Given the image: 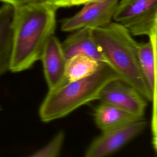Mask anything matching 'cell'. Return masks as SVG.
<instances>
[{"label":"cell","mask_w":157,"mask_h":157,"mask_svg":"<svg viewBox=\"0 0 157 157\" xmlns=\"http://www.w3.org/2000/svg\"><path fill=\"white\" fill-rule=\"evenodd\" d=\"M56 10L45 1L13 7L9 71H26L40 59L47 41L55 33Z\"/></svg>","instance_id":"obj_1"},{"label":"cell","mask_w":157,"mask_h":157,"mask_svg":"<svg viewBox=\"0 0 157 157\" xmlns=\"http://www.w3.org/2000/svg\"><path fill=\"white\" fill-rule=\"evenodd\" d=\"M93 36L108 64L124 82L137 90L147 101L152 93L142 72L137 58V42L130 32L117 22L93 29Z\"/></svg>","instance_id":"obj_2"},{"label":"cell","mask_w":157,"mask_h":157,"mask_svg":"<svg viewBox=\"0 0 157 157\" xmlns=\"http://www.w3.org/2000/svg\"><path fill=\"white\" fill-rule=\"evenodd\" d=\"M120 77L115 71L108 64L102 63L91 75L74 81H66L54 89L48 90L39 107L40 120L50 122L61 118L78 107L98 100L102 89Z\"/></svg>","instance_id":"obj_3"},{"label":"cell","mask_w":157,"mask_h":157,"mask_svg":"<svg viewBox=\"0 0 157 157\" xmlns=\"http://www.w3.org/2000/svg\"><path fill=\"white\" fill-rule=\"evenodd\" d=\"M113 20L132 35L148 37L157 23V0H121Z\"/></svg>","instance_id":"obj_4"},{"label":"cell","mask_w":157,"mask_h":157,"mask_svg":"<svg viewBox=\"0 0 157 157\" xmlns=\"http://www.w3.org/2000/svg\"><path fill=\"white\" fill-rule=\"evenodd\" d=\"M118 2V0H91L74 16L63 19L61 29L72 32L83 28L94 29L106 26L112 22Z\"/></svg>","instance_id":"obj_5"},{"label":"cell","mask_w":157,"mask_h":157,"mask_svg":"<svg viewBox=\"0 0 157 157\" xmlns=\"http://www.w3.org/2000/svg\"><path fill=\"white\" fill-rule=\"evenodd\" d=\"M144 118L102 132L85 151V157H104L118 151L146 127Z\"/></svg>","instance_id":"obj_6"},{"label":"cell","mask_w":157,"mask_h":157,"mask_svg":"<svg viewBox=\"0 0 157 157\" xmlns=\"http://www.w3.org/2000/svg\"><path fill=\"white\" fill-rule=\"evenodd\" d=\"M98 100L141 118L147 107V99L137 90L120 79L107 83L101 91Z\"/></svg>","instance_id":"obj_7"},{"label":"cell","mask_w":157,"mask_h":157,"mask_svg":"<svg viewBox=\"0 0 157 157\" xmlns=\"http://www.w3.org/2000/svg\"><path fill=\"white\" fill-rule=\"evenodd\" d=\"M40 60L48 90L54 89L67 81L64 75L67 58L61 42L54 34L47 41Z\"/></svg>","instance_id":"obj_8"},{"label":"cell","mask_w":157,"mask_h":157,"mask_svg":"<svg viewBox=\"0 0 157 157\" xmlns=\"http://www.w3.org/2000/svg\"><path fill=\"white\" fill-rule=\"evenodd\" d=\"M67 59L82 55L91 57L101 63H105L104 55L93 34V29L83 28L72 31L61 42Z\"/></svg>","instance_id":"obj_9"},{"label":"cell","mask_w":157,"mask_h":157,"mask_svg":"<svg viewBox=\"0 0 157 157\" xmlns=\"http://www.w3.org/2000/svg\"><path fill=\"white\" fill-rule=\"evenodd\" d=\"M93 116L97 127L102 132L143 118L111 104L102 102L94 109Z\"/></svg>","instance_id":"obj_10"},{"label":"cell","mask_w":157,"mask_h":157,"mask_svg":"<svg viewBox=\"0 0 157 157\" xmlns=\"http://www.w3.org/2000/svg\"><path fill=\"white\" fill-rule=\"evenodd\" d=\"M0 14V77L9 71L12 47L13 6L4 4Z\"/></svg>","instance_id":"obj_11"},{"label":"cell","mask_w":157,"mask_h":157,"mask_svg":"<svg viewBox=\"0 0 157 157\" xmlns=\"http://www.w3.org/2000/svg\"><path fill=\"white\" fill-rule=\"evenodd\" d=\"M102 63L88 56L77 55L67 59L65 78L67 81L82 79L94 74Z\"/></svg>","instance_id":"obj_12"},{"label":"cell","mask_w":157,"mask_h":157,"mask_svg":"<svg viewBox=\"0 0 157 157\" xmlns=\"http://www.w3.org/2000/svg\"><path fill=\"white\" fill-rule=\"evenodd\" d=\"M136 51L142 72L152 93L155 72V55L150 40L149 39L146 42H137Z\"/></svg>","instance_id":"obj_13"},{"label":"cell","mask_w":157,"mask_h":157,"mask_svg":"<svg viewBox=\"0 0 157 157\" xmlns=\"http://www.w3.org/2000/svg\"><path fill=\"white\" fill-rule=\"evenodd\" d=\"M148 37L152 43L155 55V72L152 90V115L151 126L153 136H155L157 135V23Z\"/></svg>","instance_id":"obj_14"},{"label":"cell","mask_w":157,"mask_h":157,"mask_svg":"<svg viewBox=\"0 0 157 157\" xmlns=\"http://www.w3.org/2000/svg\"><path fill=\"white\" fill-rule=\"evenodd\" d=\"M64 132H57L45 145L30 155L32 157H56L61 150L64 140Z\"/></svg>","instance_id":"obj_15"},{"label":"cell","mask_w":157,"mask_h":157,"mask_svg":"<svg viewBox=\"0 0 157 157\" xmlns=\"http://www.w3.org/2000/svg\"><path fill=\"white\" fill-rule=\"evenodd\" d=\"M91 1V0H57L50 4H53L58 9L59 7H67L85 4Z\"/></svg>","instance_id":"obj_16"},{"label":"cell","mask_w":157,"mask_h":157,"mask_svg":"<svg viewBox=\"0 0 157 157\" xmlns=\"http://www.w3.org/2000/svg\"><path fill=\"white\" fill-rule=\"evenodd\" d=\"M34 1H42V0H0V1L3 2L4 4H10L13 7L19 6L26 2Z\"/></svg>","instance_id":"obj_17"},{"label":"cell","mask_w":157,"mask_h":157,"mask_svg":"<svg viewBox=\"0 0 157 157\" xmlns=\"http://www.w3.org/2000/svg\"><path fill=\"white\" fill-rule=\"evenodd\" d=\"M153 145L155 151L157 153V135L155 136H153Z\"/></svg>","instance_id":"obj_18"},{"label":"cell","mask_w":157,"mask_h":157,"mask_svg":"<svg viewBox=\"0 0 157 157\" xmlns=\"http://www.w3.org/2000/svg\"><path fill=\"white\" fill-rule=\"evenodd\" d=\"M42 1H47V2H50V3H52V2H55V1H56L57 0H42Z\"/></svg>","instance_id":"obj_19"},{"label":"cell","mask_w":157,"mask_h":157,"mask_svg":"<svg viewBox=\"0 0 157 157\" xmlns=\"http://www.w3.org/2000/svg\"><path fill=\"white\" fill-rule=\"evenodd\" d=\"M1 12H2V7H0V14L1 13Z\"/></svg>","instance_id":"obj_20"}]
</instances>
